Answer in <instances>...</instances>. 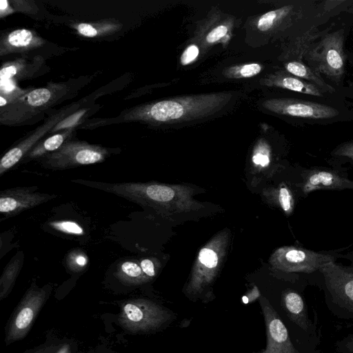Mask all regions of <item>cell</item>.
I'll return each instance as SVG.
<instances>
[{
  "label": "cell",
  "instance_id": "obj_1",
  "mask_svg": "<svg viewBox=\"0 0 353 353\" xmlns=\"http://www.w3.org/2000/svg\"><path fill=\"white\" fill-rule=\"evenodd\" d=\"M72 182L96 188L125 198L156 210L189 211L196 209L190 191L185 186L157 183H109L86 179H72Z\"/></svg>",
  "mask_w": 353,
  "mask_h": 353
},
{
  "label": "cell",
  "instance_id": "obj_2",
  "mask_svg": "<svg viewBox=\"0 0 353 353\" xmlns=\"http://www.w3.org/2000/svg\"><path fill=\"white\" fill-rule=\"evenodd\" d=\"M349 264L330 261L319 271L323 279L327 305L337 316L353 320V251L345 254Z\"/></svg>",
  "mask_w": 353,
  "mask_h": 353
},
{
  "label": "cell",
  "instance_id": "obj_3",
  "mask_svg": "<svg viewBox=\"0 0 353 353\" xmlns=\"http://www.w3.org/2000/svg\"><path fill=\"white\" fill-rule=\"evenodd\" d=\"M339 250L314 251L301 246H283L270 257L273 268L284 273L311 274L319 272L330 261L344 258Z\"/></svg>",
  "mask_w": 353,
  "mask_h": 353
},
{
  "label": "cell",
  "instance_id": "obj_4",
  "mask_svg": "<svg viewBox=\"0 0 353 353\" xmlns=\"http://www.w3.org/2000/svg\"><path fill=\"white\" fill-rule=\"evenodd\" d=\"M344 30L339 29L325 35L316 46L308 49L306 60L318 74L339 83L345 71Z\"/></svg>",
  "mask_w": 353,
  "mask_h": 353
},
{
  "label": "cell",
  "instance_id": "obj_5",
  "mask_svg": "<svg viewBox=\"0 0 353 353\" xmlns=\"http://www.w3.org/2000/svg\"><path fill=\"white\" fill-rule=\"evenodd\" d=\"M228 243V234H219L199 252L185 293L190 296L201 294L212 283L218 274Z\"/></svg>",
  "mask_w": 353,
  "mask_h": 353
},
{
  "label": "cell",
  "instance_id": "obj_6",
  "mask_svg": "<svg viewBox=\"0 0 353 353\" xmlns=\"http://www.w3.org/2000/svg\"><path fill=\"white\" fill-rule=\"evenodd\" d=\"M170 318L169 312L161 305L150 300L138 299L122 304L118 321L125 330L145 332L159 329Z\"/></svg>",
  "mask_w": 353,
  "mask_h": 353
},
{
  "label": "cell",
  "instance_id": "obj_7",
  "mask_svg": "<svg viewBox=\"0 0 353 353\" xmlns=\"http://www.w3.org/2000/svg\"><path fill=\"white\" fill-rule=\"evenodd\" d=\"M108 154L107 149L101 146L84 142H68L55 152L45 155L41 164L52 170H65L101 163Z\"/></svg>",
  "mask_w": 353,
  "mask_h": 353
},
{
  "label": "cell",
  "instance_id": "obj_8",
  "mask_svg": "<svg viewBox=\"0 0 353 353\" xmlns=\"http://www.w3.org/2000/svg\"><path fill=\"white\" fill-rule=\"evenodd\" d=\"M50 292L49 285L43 288L32 285L26 292L8 325L6 340L7 344L22 339L26 336Z\"/></svg>",
  "mask_w": 353,
  "mask_h": 353
},
{
  "label": "cell",
  "instance_id": "obj_9",
  "mask_svg": "<svg viewBox=\"0 0 353 353\" xmlns=\"http://www.w3.org/2000/svg\"><path fill=\"white\" fill-rule=\"evenodd\" d=\"M302 197L317 190H353V179L347 172L332 167L312 166L301 170L296 184Z\"/></svg>",
  "mask_w": 353,
  "mask_h": 353
},
{
  "label": "cell",
  "instance_id": "obj_10",
  "mask_svg": "<svg viewBox=\"0 0 353 353\" xmlns=\"http://www.w3.org/2000/svg\"><path fill=\"white\" fill-rule=\"evenodd\" d=\"M37 187H21L1 190L0 212L6 217L19 213L46 203L57 196L54 194L36 192Z\"/></svg>",
  "mask_w": 353,
  "mask_h": 353
},
{
  "label": "cell",
  "instance_id": "obj_11",
  "mask_svg": "<svg viewBox=\"0 0 353 353\" xmlns=\"http://www.w3.org/2000/svg\"><path fill=\"white\" fill-rule=\"evenodd\" d=\"M265 327L267 344L262 353H299L293 345L288 329L277 312L264 298L260 299Z\"/></svg>",
  "mask_w": 353,
  "mask_h": 353
},
{
  "label": "cell",
  "instance_id": "obj_12",
  "mask_svg": "<svg viewBox=\"0 0 353 353\" xmlns=\"http://www.w3.org/2000/svg\"><path fill=\"white\" fill-rule=\"evenodd\" d=\"M274 110L291 117L314 120L332 119L339 114L338 110L332 106L294 99L275 101Z\"/></svg>",
  "mask_w": 353,
  "mask_h": 353
},
{
  "label": "cell",
  "instance_id": "obj_13",
  "mask_svg": "<svg viewBox=\"0 0 353 353\" xmlns=\"http://www.w3.org/2000/svg\"><path fill=\"white\" fill-rule=\"evenodd\" d=\"M282 307L288 317L303 330L309 332L312 323L303 297L293 290L285 291L282 296Z\"/></svg>",
  "mask_w": 353,
  "mask_h": 353
},
{
  "label": "cell",
  "instance_id": "obj_14",
  "mask_svg": "<svg viewBox=\"0 0 353 353\" xmlns=\"http://www.w3.org/2000/svg\"><path fill=\"white\" fill-rule=\"evenodd\" d=\"M23 261V252L19 250L5 266L0 278V300L5 299L11 292L22 269Z\"/></svg>",
  "mask_w": 353,
  "mask_h": 353
},
{
  "label": "cell",
  "instance_id": "obj_15",
  "mask_svg": "<svg viewBox=\"0 0 353 353\" xmlns=\"http://www.w3.org/2000/svg\"><path fill=\"white\" fill-rule=\"evenodd\" d=\"M44 133L43 132H39L8 150L1 159L0 175L2 176L17 165Z\"/></svg>",
  "mask_w": 353,
  "mask_h": 353
},
{
  "label": "cell",
  "instance_id": "obj_16",
  "mask_svg": "<svg viewBox=\"0 0 353 353\" xmlns=\"http://www.w3.org/2000/svg\"><path fill=\"white\" fill-rule=\"evenodd\" d=\"M285 68L292 75L316 85L325 92H333L335 91L333 87L325 82L319 74L301 61H290L286 64Z\"/></svg>",
  "mask_w": 353,
  "mask_h": 353
},
{
  "label": "cell",
  "instance_id": "obj_17",
  "mask_svg": "<svg viewBox=\"0 0 353 353\" xmlns=\"http://www.w3.org/2000/svg\"><path fill=\"white\" fill-rule=\"evenodd\" d=\"M114 275L121 283L130 285H141L150 281L140 265L130 260L119 263Z\"/></svg>",
  "mask_w": 353,
  "mask_h": 353
},
{
  "label": "cell",
  "instance_id": "obj_18",
  "mask_svg": "<svg viewBox=\"0 0 353 353\" xmlns=\"http://www.w3.org/2000/svg\"><path fill=\"white\" fill-rule=\"evenodd\" d=\"M328 163L331 167L347 172L353 169V140L338 145L330 152Z\"/></svg>",
  "mask_w": 353,
  "mask_h": 353
},
{
  "label": "cell",
  "instance_id": "obj_19",
  "mask_svg": "<svg viewBox=\"0 0 353 353\" xmlns=\"http://www.w3.org/2000/svg\"><path fill=\"white\" fill-rule=\"evenodd\" d=\"M276 83L278 85L292 91L318 97H323L325 92L316 85L294 75H284L281 77Z\"/></svg>",
  "mask_w": 353,
  "mask_h": 353
},
{
  "label": "cell",
  "instance_id": "obj_20",
  "mask_svg": "<svg viewBox=\"0 0 353 353\" xmlns=\"http://www.w3.org/2000/svg\"><path fill=\"white\" fill-rule=\"evenodd\" d=\"M66 135V133L57 134L48 138L42 143L33 148L27 155V159H34L55 152L64 144Z\"/></svg>",
  "mask_w": 353,
  "mask_h": 353
},
{
  "label": "cell",
  "instance_id": "obj_21",
  "mask_svg": "<svg viewBox=\"0 0 353 353\" xmlns=\"http://www.w3.org/2000/svg\"><path fill=\"white\" fill-rule=\"evenodd\" d=\"M294 196L292 190L285 183L281 185L276 191L278 204L287 215H290L293 212L296 203Z\"/></svg>",
  "mask_w": 353,
  "mask_h": 353
},
{
  "label": "cell",
  "instance_id": "obj_22",
  "mask_svg": "<svg viewBox=\"0 0 353 353\" xmlns=\"http://www.w3.org/2000/svg\"><path fill=\"white\" fill-rule=\"evenodd\" d=\"M33 34L30 30L19 29L8 34L7 42L11 47L23 48L29 46L33 42Z\"/></svg>",
  "mask_w": 353,
  "mask_h": 353
},
{
  "label": "cell",
  "instance_id": "obj_23",
  "mask_svg": "<svg viewBox=\"0 0 353 353\" xmlns=\"http://www.w3.org/2000/svg\"><path fill=\"white\" fill-rule=\"evenodd\" d=\"M292 9V6H285L277 10L268 12L261 17L257 27L261 31L270 29L278 19L285 17Z\"/></svg>",
  "mask_w": 353,
  "mask_h": 353
},
{
  "label": "cell",
  "instance_id": "obj_24",
  "mask_svg": "<svg viewBox=\"0 0 353 353\" xmlns=\"http://www.w3.org/2000/svg\"><path fill=\"white\" fill-rule=\"evenodd\" d=\"M49 226L53 230L65 234L78 235L84 234L83 227L77 222L71 220H59L50 221Z\"/></svg>",
  "mask_w": 353,
  "mask_h": 353
},
{
  "label": "cell",
  "instance_id": "obj_25",
  "mask_svg": "<svg viewBox=\"0 0 353 353\" xmlns=\"http://www.w3.org/2000/svg\"><path fill=\"white\" fill-rule=\"evenodd\" d=\"M88 259L86 254L80 250L71 252L67 259L68 268L73 272H81L88 265Z\"/></svg>",
  "mask_w": 353,
  "mask_h": 353
},
{
  "label": "cell",
  "instance_id": "obj_26",
  "mask_svg": "<svg viewBox=\"0 0 353 353\" xmlns=\"http://www.w3.org/2000/svg\"><path fill=\"white\" fill-rule=\"evenodd\" d=\"M51 97V92L47 88H38L28 94L27 101L32 106H40L46 103Z\"/></svg>",
  "mask_w": 353,
  "mask_h": 353
},
{
  "label": "cell",
  "instance_id": "obj_27",
  "mask_svg": "<svg viewBox=\"0 0 353 353\" xmlns=\"http://www.w3.org/2000/svg\"><path fill=\"white\" fill-rule=\"evenodd\" d=\"M336 349L340 353H353V334H350L339 341Z\"/></svg>",
  "mask_w": 353,
  "mask_h": 353
},
{
  "label": "cell",
  "instance_id": "obj_28",
  "mask_svg": "<svg viewBox=\"0 0 353 353\" xmlns=\"http://www.w3.org/2000/svg\"><path fill=\"white\" fill-rule=\"evenodd\" d=\"M199 52V48L196 45L189 46L181 54V64L185 65L193 61L198 57Z\"/></svg>",
  "mask_w": 353,
  "mask_h": 353
},
{
  "label": "cell",
  "instance_id": "obj_29",
  "mask_svg": "<svg viewBox=\"0 0 353 353\" xmlns=\"http://www.w3.org/2000/svg\"><path fill=\"white\" fill-rule=\"evenodd\" d=\"M227 32L228 28L226 26L223 25L219 26L208 33L206 37V41L208 43H214L223 37Z\"/></svg>",
  "mask_w": 353,
  "mask_h": 353
},
{
  "label": "cell",
  "instance_id": "obj_30",
  "mask_svg": "<svg viewBox=\"0 0 353 353\" xmlns=\"http://www.w3.org/2000/svg\"><path fill=\"white\" fill-rule=\"evenodd\" d=\"M34 353H72V351L69 344L61 343L43 348Z\"/></svg>",
  "mask_w": 353,
  "mask_h": 353
},
{
  "label": "cell",
  "instance_id": "obj_31",
  "mask_svg": "<svg viewBox=\"0 0 353 353\" xmlns=\"http://www.w3.org/2000/svg\"><path fill=\"white\" fill-rule=\"evenodd\" d=\"M140 266L145 275L150 280L156 275V269L154 261L150 259H144L141 261Z\"/></svg>",
  "mask_w": 353,
  "mask_h": 353
},
{
  "label": "cell",
  "instance_id": "obj_32",
  "mask_svg": "<svg viewBox=\"0 0 353 353\" xmlns=\"http://www.w3.org/2000/svg\"><path fill=\"white\" fill-rule=\"evenodd\" d=\"M261 67L257 63L244 65L240 70L241 75L243 77H251L260 72Z\"/></svg>",
  "mask_w": 353,
  "mask_h": 353
},
{
  "label": "cell",
  "instance_id": "obj_33",
  "mask_svg": "<svg viewBox=\"0 0 353 353\" xmlns=\"http://www.w3.org/2000/svg\"><path fill=\"white\" fill-rule=\"evenodd\" d=\"M252 161L255 165L266 167L270 163V157L268 152L258 151L252 156Z\"/></svg>",
  "mask_w": 353,
  "mask_h": 353
},
{
  "label": "cell",
  "instance_id": "obj_34",
  "mask_svg": "<svg viewBox=\"0 0 353 353\" xmlns=\"http://www.w3.org/2000/svg\"><path fill=\"white\" fill-rule=\"evenodd\" d=\"M79 32L88 37H94L97 34V30L94 27L88 23H80L77 26Z\"/></svg>",
  "mask_w": 353,
  "mask_h": 353
},
{
  "label": "cell",
  "instance_id": "obj_35",
  "mask_svg": "<svg viewBox=\"0 0 353 353\" xmlns=\"http://www.w3.org/2000/svg\"><path fill=\"white\" fill-rule=\"evenodd\" d=\"M17 68L14 65H9L3 68L0 72L1 81L9 80L17 74Z\"/></svg>",
  "mask_w": 353,
  "mask_h": 353
},
{
  "label": "cell",
  "instance_id": "obj_36",
  "mask_svg": "<svg viewBox=\"0 0 353 353\" xmlns=\"http://www.w3.org/2000/svg\"><path fill=\"white\" fill-rule=\"evenodd\" d=\"M345 2V1H326V3L328 4L325 6V8L327 10H330L331 9L336 7L338 4H341Z\"/></svg>",
  "mask_w": 353,
  "mask_h": 353
},
{
  "label": "cell",
  "instance_id": "obj_37",
  "mask_svg": "<svg viewBox=\"0 0 353 353\" xmlns=\"http://www.w3.org/2000/svg\"><path fill=\"white\" fill-rule=\"evenodd\" d=\"M8 1L6 0H1L0 2V10L1 13L8 8Z\"/></svg>",
  "mask_w": 353,
  "mask_h": 353
},
{
  "label": "cell",
  "instance_id": "obj_38",
  "mask_svg": "<svg viewBox=\"0 0 353 353\" xmlns=\"http://www.w3.org/2000/svg\"><path fill=\"white\" fill-rule=\"evenodd\" d=\"M6 103H7V101H6V99H4V98L3 97V96L1 95V96L0 97V105H1V106H3L4 105H6Z\"/></svg>",
  "mask_w": 353,
  "mask_h": 353
},
{
  "label": "cell",
  "instance_id": "obj_39",
  "mask_svg": "<svg viewBox=\"0 0 353 353\" xmlns=\"http://www.w3.org/2000/svg\"><path fill=\"white\" fill-rule=\"evenodd\" d=\"M346 12H349V13H351V14H353V2H352V5H351L347 10H346Z\"/></svg>",
  "mask_w": 353,
  "mask_h": 353
}]
</instances>
